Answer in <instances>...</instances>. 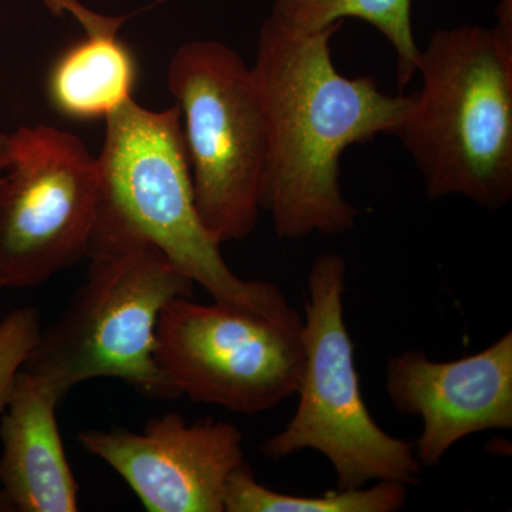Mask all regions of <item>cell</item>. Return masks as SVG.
Listing matches in <instances>:
<instances>
[{"mask_svg":"<svg viewBox=\"0 0 512 512\" xmlns=\"http://www.w3.org/2000/svg\"><path fill=\"white\" fill-rule=\"evenodd\" d=\"M407 485L377 481L370 488L335 490L320 495L278 493L256 481L251 468H237L224 490L227 512H397L407 503Z\"/></svg>","mask_w":512,"mask_h":512,"instance_id":"obj_14","label":"cell"},{"mask_svg":"<svg viewBox=\"0 0 512 512\" xmlns=\"http://www.w3.org/2000/svg\"><path fill=\"white\" fill-rule=\"evenodd\" d=\"M9 151V134L0 133V178H2L3 170H5L6 160H8ZM0 289L3 286L0 285Z\"/></svg>","mask_w":512,"mask_h":512,"instance_id":"obj_16","label":"cell"},{"mask_svg":"<svg viewBox=\"0 0 512 512\" xmlns=\"http://www.w3.org/2000/svg\"><path fill=\"white\" fill-rule=\"evenodd\" d=\"M97 157L45 124L9 134L0 178V285L32 288L86 258L100 205Z\"/></svg>","mask_w":512,"mask_h":512,"instance_id":"obj_7","label":"cell"},{"mask_svg":"<svg viewBox=\"0 0 512 512\" xmlns=\"http://www.w3.org/2000/svg\"><path fill=\"white\" fill-rule=\"evenodd\" d=\"M86 39L67 49L53 64L47 94L59 113L77 120L106 119L131 99L136 62L119 30L127 16L99 15L82 3L70 6Z\"/></svg>","mask_w":512,"mask_h":512,"instance_id":"obj_12","label":"cell"},{"mask_svg":"<svg viewBox=\"0 0 512 512\" xmlns=\"http://www.w3.org/2000/svg\"><path fill=\"white\" fill-rule=\"evenodd\" d=\"M346 274L345 258L335 252L313 261L298 407L285 429L262 444V454L278 461L299 451H318L332 464L338 490L362 488L372 481L417 485L423 467L414 443L387 434L363 400L343 311Z\"/></svg>","mask_w":512,"mask_h":512,"instance_id":"obj_5","label":"cell"},{"mask_svg":"<svg viewBox=\"0 0 512 512\" xmlns=\"http://www.w3.org/2000/svg\"><path fill=\"white\" fill-rule=\"evenodd\" d=\"M413 0H274L272 18L296 33H316L360 19L379 30L397 57V84L404 89L417 74L421 49L412 22Z\"/></svg>","mask_w":512,"mask_h":512,"instance_id":"obj_13","label":"cell"},{"mask_svg":"<svg viewBox=\"0 0 512 512\" xmlns=\"http://www.w3.org/2000/svg\"><path fill=\"white\" fill-rule=\"evenodd\" d=\"M10 511H15V510H13L12 504H10L8 497H6V494L3 493L2 488H0V512H10Z\"/></svg>","mask_w":512,"mask_h":512,"instance_id":"obj_17","label":"cell"},{"mask_svg":"<svg viewBox=\"0 0 512 512\" xmlns=\"http://www.w3.org/2000/svg\"><path fill=\"white\" fill-rule=\"evenodd\" d=\"M60 400L25 370L13 382L0 423V488L15 511L74 512L79 507V487L57 426Z\"/></svg>","mask_w":512,"mask_h":512,"instance_id":"obj_11","label":"cell"},{"mask_svg":"<svg viewBox=\"0 0 512 512\" xmlns=\"http://www.w3.org/2000/svg\"><path fill=\"white\" fill-rule=\"evenodd\" d=\"M386 392L396 412L423 423L414 443L421 467L439 466L471 434L512 429V333L453 362H433L420 350L394 356Z\"/></svg>","mask_w":512,"mask_h":512,"instance_id":"obj_10","label":"cell"},{"mask_svg":"<svg viewBox=\"0 0 512 512\" xmlns=\"http://www.w3.org/2000/svg\"><path fill=\"white\" fill-rule=\"evenodd\" d=\"M168 90L181 110L195 207L222 245L254 232L262 210L268 127L252 67L218 40L178 47Z\"/></svg>","mask_w":512,"mask_h":512,"instance_id":"obj_6","label":"cell"},{"mask_svg":"<svg viewBox=\"0 0 512 512\" xmlns=\"http://www.w3.org/2000/svg\"><path fill=\"white\" fill-rule=\"evenodd\" d=\"M86 282L60 318L42 329L22 370L63 399L72 387L113 377L153 399L181 396L156 360L158 319L195 282L154 245L93 237Z\"/></svg>","mask_w":512,"mask_h":512,"instance_id":"obj_4","label":"cell"},{"mask_svg":"<svg viewBox=\"0 0 512 512\" xmlns=\"http://www.w3.org/2000/svg\"><path fill=\"white\" fill-rule=\"evenodd\" d=\"M42 333L40 313L33 306L16 309L0 322V412L13 382Z\"/></svg>","mask_w":512,"mask_h":512,"instance_id":"obj_15","label":"cell"},{"mask_svg":"<svg viewBox=\"0 0 512 512\" xmlns=\"http://www.w3.org/2000/svg\"><path fill=\"white\" fill-rule=\"evenodd\" d=\"M343 23L296 33L268 16L252 67L269 153L262 210L276 237H338L356 227L359 210L340 188V158L353 144L396 134L414 94L380 92L372 77H345L330 52Z\"/></svg>","mask_w":512,"mask_h":512,"instance_id":"obj_1","label":"cell"},{"mask_svg":"<svg viewBox=\"0 0 512 512\" xmlns=\"http://www.w3.org/2000/svg\"><path fill=\"white\" fill-rule=\"evenodd\" d=\"M303 320L279 322L231 303L175 298L158 319L156 360L180 394L242 414L296 394Z\"/></svg>","mask_w":512,"mask_h":512,"instance_id":"obj_8","label":"cell"},{"mask_svg":"<svg viewBox=\"0 0 512 512\" xmlns=\"http://www.w3.org/2000/svg\"><path fill=\"white\" fill-rule=\"evenodd\" d=\"M497 25L440 29L421 49L423 84L394 136L429 200L460 195L488 211L512 200V0Z\"/></svg>","mask_w":512,"mask_h":512,"instance_id":"obj_2","label":"cell"},{"mask_svg":"<svg viewBox=\"0 0 512 512\" xmlns=\"http://www.w3.org/2000/svg\"><path fill=\"white\" fill-rule=\"evenodd\" d=\"M77 440L150 512H224L225 484L245 464L244 437L234 424H191L177 413L148 421L143 433L84 430Z\"/></svg>","mask_w":512,"mask_h":512,"instance_id":"obj_9","label":"cell"},{"mask_svg":"<svg viewBox=\"0 0 512 512\" xmlns=\"http://www.w3.org/2000/svg\"><path fill=\"white\" fill-rule=\"evenodd\" d=\"M104 120L93 237L148 242L214 301L279 322L301 320L278 286L235 275L222 258L221 245L202 224L178 104L153 111L131 97Z\"/></svg>","mask_w":512,"mask_h":512,"instance_id":"obj_3","label":"cell"}]
</instances>
